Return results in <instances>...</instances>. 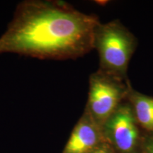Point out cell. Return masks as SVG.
Segmentation results:
<instances>
[{"label": "cell", "instance_id": "obj_1", "mask_svg": "<svg viewBox=\"0 0 153 153\" xmlns=\"http://www.w3.org/2000/svg\"><path fill=\"white\" fill-rule=\"evenodd\" d=\"M100 21L95 14L52 0H26L16 6L0 36V55L16 53L38 59L68 60L94 49V34Z\"/></svg>", "mask_w": 153, "mask_h": 153}, {"label": "cell", "instance_id": "obj_2", "mask_svg": "<svg viewBox=\"0 0 153 153\" xmlns=\"http://www.w3.org/2000/svg\"><path fill=\"white\" fill-rule=\"evenodd\" d=\"M94 49L99 58V70L126 80L128 68L137 46V39L118 19L97 26Z\"/></svg>", "mask_w": 153, "mask_h": 153}, {"label": "cell", "instance_id": "obj_3", "mask_svg": "<svg viewBox=\"0 0 153 153\" xmlns=\"http://www.w3.org/2000/svg\"><path fill=\"white\" fill-rule=\"evenodd\" d=\"M131 84L97 70L89 76L85 111L101 128L104 122L127 98Z\"/></svg>", "mask_w": 153, "mask_h": 153}, {"label": "cell", "instance_id": "obj_4", "mask_svg": "<svg viewBox=\"0 0 153 153\" xmlns=\"http://www.w3.org/2000/svg\"><path fill=\"white\" fill-rule=\"evenodd\" d=\"M127 101L120 104L101 126L104 141L116 153H141L143 135Z\"/></svg>", "mask_w": 153, "mask_h": 153}, {"label": "cell", "instance_id": "obj_5", "mask_svg": "<svg viewBox=\"0 0 153 153\" xmlns=\"http://www.w3.org/2000/svg\"><path fill=\"white\" fill-rule=\"evenodd\" d=\"M104 142L101 128L84 111L74 126L62 153H92Z\"/></svg>", "mask_w": 153, "mask_h": 153}, {"label": "cell", "instance_id": "obj_6", "mask_svg": "<svg viewBox=\"0 0 153 153\" xmlns=\"http://www.w3.org/2000/svg\"><path fill=\"white\" fill-rule=\"evenodd\" d=\"M126 101L131 105L140 128L153 133V97L139 92L131 85Z\"/></svg>", "mask_w": 153, "mask_h": 153}, {"label": "cell", "instance_id": "obj_7", "mask_svg": "<svg viewBox=\"0 0 153 153\" xmlns=\"http://www.w3.org/2000/svg\"><path fill=\"white\" fill-rule=\"evenodd\" d=\"M141 153H153V133L143 135Z\"/></svg>", "mask_w": 153, "mask_h": 153}, {"label": "cell", "instance_id": "obj_8", "mask_svg": "<svg viewBox=\"0 0 153 153\" xmlns=\"http://www.w3.org/2000/svg\"><path fill=\"white\" fill-rule=\"evenodd\" d=\"M92 153H116L108 143L104 142L99 145Z\"/></svg>", "mask_w": 153, "mask_h": 153}]
</instances>
